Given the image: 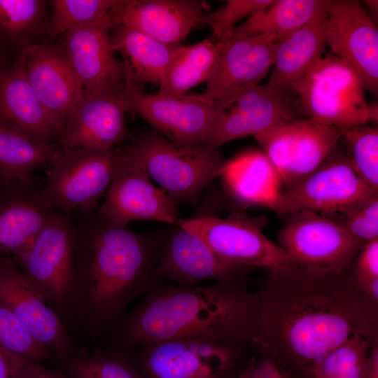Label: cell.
<instances>
[{"instance_id":"6da1fadb","label":"cell","mask_w":378,"mask_h":378,"mask_svg":"<svg viewBox=\"0 0 378 378\" xmlns=\"http://www.w3.org/2000/svg\"><path fill=\"white\" fill-rule=\"evenodd\" d=\"M351 267L269 270L259 291L257 337L299 378H311L328 353L353 337L378 345V302L361 290Z\"/></svg>"},{"instance_id":"7a4b0ae2","label":"cell","mask_w":378,"mask_h":378,"mask_svg":"<svg viewBox=\"0 0 378 378\" xmlns=\"http://www.w3.org/2000/svg\"><path fill=\"white\" fill-rule=\"evenodd\" d=\"M74 223L71 324L92 336L109 333L127 306L150 288L164 232H138L99 208L71 211Z\"/></svg>"},{"instance_id":"3957f363","label":"cell","mask_w":378,"mask_h":378,"mask_svg":"<svg viewBox=\"0 0 378 378\" xmlns=\"http://www.w3.org/2000/svg\"><path fill=\"white\" fill-rule=\"evenodd\" d=\"M259 291L246 281L191 286L155 278L140 302L111 330L118 347L176 339L251 344L258 336Z\"/></svg>"},{"instance_id":"277c9868","label":"cell","mask_w":378,"mask_h":378,"mask_svg":"<svg viewBox=\"0 0 378 378\" xmlns=\"http://www.w3.org/2000/svg\"><path fill=\"white\" fill-rule=\"evenodd\" d=\"M125 142L120 155L158 183L176 205L195 202L225 162L218 149L183 147L154 130L131 133Z\"/></svg>"},{"instance_id":"5b68a950","label":"cell","mask_w":378,"mask_h":378,"mask_svg":"<svg viewBox=\"0 0 378 378\" xmlns=\"http://www.w3.org/2000/svg\"><path fill=\"white\" fill-rule=\"evenodd\" d=\"M364 85L345 61L328 54L291 88L304 118L344 128L377 122L378 104L368 102Z\"/></svg>"},{"instance_id":"8992f818","label":"cell","mask_w":378,"mask_h":378,"mask_svg":"<svg viewBox=\"0 0 378 378\" xmlns=\"http://www.w3.org/2000/svg\"><path fill=\"white\" fill-rule=\"evenodd\" d=\"M74 241L71 212L55 209L31 240L10 255L24 278L66 326L71 324Z\"/></svg>"},{"instance_id":"52a82bcc","label":"cell","mask_w":378,"mask_h":378,"mask_svg":"<svg viewBox=\"0 0 378 378\" xmlns=\"http://www.w3.org/2000/svg\"><path fill=\"white\" fill-rule=\"evenodd\" d=\"M378 197L358 174L341 139L321 165L283 189L265 206L281 216L309 211L324 216L351 214Z\"/></svg>"},{"instance_id":"ba28073f","label":"cell","mask_w":378,"mask_h":378,"mask_svg":"<svg viewBox=\"0 0 378 378\" xmlns=\"http://www.w3.org/2000/svg\"><path fill=\"white\" fill-rule=\"evenodd\" d=\"M120 162L118 148L63 150L50 164L39 192L53 209L94 210Z\"/></svg>"},{"instance_id":"9c48e42d","label":"cell","mask_w":378,"mask_h":378,"mask_svg":"<svg viewBox=\"0 0 378 378\" xmlns=\"http://www.w3.org/2000/svg\"><path fill=\"white\" fill-rule=\"evenodd\" d=\"M134 359L148 378H234L251 344L176 339L138 347Z\"/></svg>"},{"instance_id":"30bf717a","label":"cell","mask_w":378,"mask_h":378,"mask_svg":"<svg viewBox=\"0 0 378 378\" xmlns=\"http://www.w3.org/2000/svg\"><path fill=\"white\" fill-rule=\"evenodd\" d=\"M304 118L298 97L267 85L241 89L215 102L204 148L265 132L284 121Z\"/></svg>"},{"instance_id":"8fae6325","label":"cell","mask_w":378,"mask_h":378,"mask_svg":"<svg viewBox=\"0 0 378 378\" xmlns=\"http://www.w3.org/2000/svg\"><path fill=\"white\" fill-rule=\"evenodd\" d=\"M128 67V65H127ZM120 99L125 111L148 122L172 142L188 148H204L215 102L201 94L164 96L146 92L128 76Z\"/></svg>"},{"instance_id":"7c38bea8","label":"cell","mask_w":378,"mask_h":378,"mask_svg":"<svg viewBox=\"0 0 378 378\" xmlns=\"http://www.w3.org/2000/svg\"><path fill=\"white\" fill-rule=\"evenodd\" d=\"M286 216L278 233L279 245L301 268L344 272L365 244L319 214L302 211Z\"/></svg>"},{"instance_id":"4fadbf2b","label":"cell","mask_w":378,"mask_h":378,"mask_svg":"<svg viewBox=\"0 0 378 378\" xmlns=\"http://www.w3.org/2000/svg\"><path fill=\"white\" fill-rule=\"evenodd\" d=\"M290 188L314 172L340 140V130L307 118L280 122L254 136Z\"/></svg>"},{"instance_id":"5bb4252c","label":"cell","mask_w":378,"mask_h":378,"mask_svg":"<svg viewBox=\"0 0 378 378\" xmlns=\"http://www.w3.org/2000/svg\"><path fill=\"white\" fill-rule=\"evenodd\" d=\"M179 225L201 237L219 257L230 263L268 270L295 265L288 253L268 239L251 218L202 216L181 218Z\"/></svg>"},{"instance_id":"9a60e30c","label":"cell","mask_w":378,"mask_h":378,"mask_svg":"<svg viewBox=\"0 0 378 378\" xmlns=\"http://www.w3.org/2000/svg\"><path fill=\"white\" fill-rule=\"evenodd\" d=\"M325 40L332 55L347 62L365 90L378 92V28L356 0H326Z\"/></svg>"},{"instance_id":"2e32d148","label":"cell","mask_w":378,"mask_h":378,"mask_svg":"<svg viewBox=\"0 0 378 378\" xmlns=\"http://www.w3.org/2000/svg\"><path fill=\"white\" fill-rule=\"evenodd\" d=\"M62 130L84 89L61 44L35 43L12 64Z\"/></svg>"},{"instance_id":"e0dca14e","label":"cell","mask_w":378,"mask_h":378,"mask_svg":"<svg viewBox=\"0 0 378 378\" xmlns=\"http://www.w3.org/2000/svg\"><path fill=\"white\" fill-rule=\"evenodd\" d=\"M171 226L164 232L154 278L167 279L181 286L207 281H246L252 269L224 260L197 234L179 225Z\"/></svg>"},{"instance_id":"ac0fdd59","label":"cell","mask_w":378,"mask_h":378,"mask_svg":"<svg viewBox=\"0 0 378 378\" xmlns=\"http://www.w3.org/2000/svg\"><path fill=\"white\" fill-rule=\"evenodd\" d=\"M111 24L112 16L69 31L57 41L88 93L121 95L125 88L128 67L112 49L109 39Z\"/></svg>"},{"instance_id":"d6986e66","label":"cell","mask_w":378,"mask_h":378,"mask_svg":"<svg viewBox=\"0 0 378 378\" xmlns=\"http://www.w3.org/2000/svg\"><path fill=\"white\" fill-rule=\"evenodd\" d=\"M0 302L57 360L83 355L78 352L65 324L24 278L10 255L4 253H0Z\"/></svg>"},{"instance_id":"ffe728a7","label":"cell","mask_w":378,"mask_h":378,"mask_svg":"<svg viewBox=\"0 0 378 378\" xmlns=\"http://www.w3.org/2000/svg\"><path fill=\"white\" fill-rule=\"evenodd\" d=\"M99 207L108 220L127 225L135 220H150L179 225L177 205L146 174L120 155V162Z\"/></svg>"},{"instance_id":"44dd1931","label":"cell","mask_w":378,"mask_h":378,"mask_svg":"<svg viewBox=\"0 0 378 378\" xmlns=\"http://www.w3.org/2000/svg\"><path fill=\"white\" fill-rule=\"evenodd\" d=\"M277 40L275 35L265 34L216 42L218 55L202 94L216 102L259 85L273 66Z\"/></svg>"},{"instance_id":"7402d4cb","label":"cell","mask_w":378,"mask_h":378,"mask_svg":"<svg viewBox=\"0 0 378 378\" xmlns=\"http://www.w3.org/2000/svg\"><path fill=\"white\" fill-rule=\"evenodd\" d=\"M125 112L120 95L83 91L56 144L62 150L113 148L131 134Z\"/></svg>"},{"instance_id":"603a6c76","label":"cell","mask_w":378,"mask_h":378,"mask_svg":"<svg viewBox=\"0 0 378 378\" xmlns=\"http://www.w3.org/2000/svg\"><path fill=\"white\" fill-rule=\"evenodd\" d=\"M196 0H118L112 23L142 32L159 41L179 44L204 15Z\"/></svg>"},{"instance_id":"cb8c5ba5","label":"cell","mask_w":378,"mask_h":378,"mask_svg":"<svg viewBox=\"0 0 378 378\" xmlns=\"http://www.w3.org/2000/svg\"><path fill=\"white\" fill-rule=\"evenodd\" d=\"M54 210L30 181L0 178V253L12 255L27 244Z\"/></svg>"},{"instance_id":"d4e9b609","label":"cell","mask_w":378,"mask_h":378,"mask_svg":"<svg viewBox=\"0 0 378 378\" xmlns=\"http://www.w3.org/2000/svg\"><path fill=\"white\" fill-rule=\"evenodd\" d=\"M12 64L0 68V127L42 143L56 144L62 131Z\"/></svg>"},{"instance_id":"484cf974","label":"cell","mask_w":378,"mask_h":378,"mask_svg":"<svg viewBox=\"0 0 378 378\" xmlns=\"http://www.w3.org/2000/svg\"><path fill=\"white\" fill-rule=\"evenodd\" d=\"M326 47L323 8L309 22L276 41L267 85L275 91L292 94L293 84L323 57Z\"/></svg>"},{"instance_id":"4316f807","label":"cell","mask_w":378,"mask_h":378,"mask_svg":"<svg viewBox=\"0 0 378 378\" xmlns=\"http://www.w3.org/2000/svg\"><path fill=\"white\" fill-rule=\"evenodd\" d=\"M220 176L233 197L244 204L265 206L283 190L279 174L262 150H248L225 161Z\"/></svg>"},{"instance_id":"83f0119b","label":"cell","mask_w":378,"mask_h":378,"mask_svg":"<svg viewBox=\"0 0 378 378\" xmlns=\"http://www.w3.org/2000/svg\"><path fill=\"white\" fill-rule=\"evenodd\" d=\"M109 39L113 51L125 58L132 80L139 84H160L181 46L162 43L118 23H112Z\"/></svg>"},{"instance_id":"f1b7e54d","label":"cell","mask_w":378,"mask_h":378,"mask_svg":"<svg viewBox=\"0 0 378 378\" xmlns=\"http://www.w3.org/2000/svg\"><path fill=\"white\" fill-rule=\"evenodd\" d=\"M48 18V1L0 0V49L14 62L38 42Z\"/></svg>"},{"instance_id":"f546056e","label":"cell","mask_w":378,"mask_h":378,"mask_svg":"<svg viewBox=\"0 0 378 378\" xmlns=\"http://www.w3.org/2000/svg\"><path fill=\"white\" fill-rule=\"evenodd\" d=\"M325 4L326 0H273L236 26L225 40L265 34H274L279 39L312 20L323 10Z\"/></svg>"},{"instance_id":"4dcf8cb0","label":"cell","mask_w":378,"mask_h":378,"mask_svg":"<svg viewBox=\"0 0 378 378\" xmlns=\"http://www.w3.org/2000/svg\"><path fill=\"white\" fill-rule=\"evenodd\" d=\"M57 144L40 142L0 127V178L30 181L31 174L62 155Z\"/></svg>"},{"instance_id":"1f68e13d","label":"cell","mask_w":378,"mask_h":378,"mask_svg":"<svg viewBox=\"0 0 378 378\" xmlns=\"http://www.w3.org/2000/svg\"><path fill=\"white\" fill-rule=\"evenodd\" d=\"M218 55L217 43L208 38L192 46L181 45L159 84L158 94H186L206 82Z\"/></svg>"},{"instance_id":"d6a6232c","label":"cell","mask_w":378,"mask_h":378,"mask_svg":"<svg viewBox=\"0 0 378 378\" xmlns=\"http://www.w3.org/2000/svg\"><path fill=\"white\" fill-rule=\"evenodd\" d=\"M118 0H50L45 31L37 43H54L74 29L98 23L112 16Z\"/></svg>"},{"instance_id":"836d02e7","label":"cell","mask_w":378,"mask_h":378,"mask_svg":"<svg viewBox=\"0 0 378 378\" xmlns=\"http://www.w3.org/2000/svg\"><path fill=\"white\" fill-rule=\"evenodd\" d=\"M67 378H141L128 356V349H97L88 356L58 360Z\"/></svg>"},{"instance_id":"e575fe53","label":"cell","mask_w":378,"mask_h":378,"mask_svg":"<svg viewBox=\"0 0 378 378\" xmlns=\"http://www.w3.org/2000/svg\"><path fill=\"white\" fill-rule=\"evenodd\" d=\"M373 345L353 337L331 350L314 368L311 378H362Z\"/></svg>"},{"instance_id":"d590c367","label":"cell","mask_w":378,"mask_h":378,"mask_svg":"<svg viewBox=\"0 0 378 378\" xmlns=\"http://www.w3.org/2000/svg\"><path fill=\"white\" fill-rule=\"evenodd\" d=\"M358 174L378 191V130L369 124L339 128Z\"/></svg>"},{"instance_id":"8d00e7d4","label":"cell","mask_w":378,"mask_h":378,"mask_svg":"<svg viewBox=\"0 0 378 378\" xmlns=\"http://www.w3.org/2000/svg\"><path fill=\"white\" fill-rule=\"evenodd\" d=\"M0 346L28 361L43 363L55 354L38 341L23 323L0 302Z\"/></svg>"},{"instance_id":"74e56055","label":"cell","mask_w":378,"mask_h":378,"mask_svg":"<svg viewBox=\"0 0 378 378\" xmlns=\"http://www.w3.org/2000/svg\"><path fill=\"white\" fill-rule=\"evenodd\" d=\"M273 0H228L219 9L205 13L200 22L208 24L216 42L225 40L243 18H250Z\"/></svg>"},{"instance_id":"f35d334b","label":"cell","mask_w":378,"mask_h":378,"mask_svg":"<svg viewBox=\"0 0 378 378\" xmlns=\"http://www.w3.org/2000/svg\"><path fill=\"white\" fill-rule=\"evenodd\" d=\"M252 353L241 371L247 378H299L258 337Z\"/></svg>"},{"instance_id":"ab89813d","label":"cell","mask_w":378,"mask_h":378,"mask_svg":"<svg viewBox=\"0 0 378 378\" xmlns=\"http://www.w3.org/2000/svg\"><path fill=\"white\" fill-rule=\"evenodd\" d=\"M326 217L364 243L378 239V197L351 214Z\"/></svg>"},{"instance_id":"60d3db41","label":"cell","mask_w":378,"mask_h":378,"mask_svg":"<svg viewBox=\"0 0 378 378\" xmlns=\"http://www.w3.org/2000/svg\"><path fill=\"white\" fill-rule=\"evenodd\" d=\"M351 269L361 290L378 302V239L366 242L355 258Z\"/></svg>"},{"instance_id":"b9f144b4","label":"cell","mask_w":378,"mask_h":378,"mask_svg":"<svg viewBox=\"0 0 378 378\" xmlns=\"http://www.w3.org/2000/svg\"><path fill=\"white\" fill-rule=\"evenodd\" d=\"M27 361L0 346V378H22Z\"/></svg>"},{"instance_id":"7bdbcfd3","label":"cell","mask_w":378,"mask_h":378,"mask_svg":"<svg viewBox=\"0 0 378 378\" xmlns=\"http://www.w3.org/2000/svg\"><path fill=\"white\" fill-rule=\"evenodd\" d=\"M22 378H67L59 370H50L41 363L27 361Z\"/></svg>"},{"instance_id":"ee69618b","label":"cell","mask_w":378,"mask_h":378,"mask_svg":"<svg viewBox=\"0 0 378 378\" xmlns=\"http://www.w3.org/2000/svg\"><path fill=\"white\" fill-rule=\"evenodd\" d=\"M362 378H378V345L373 346L370 351Z\"/></svg>"},{"instance_id":"f6af8a7d","label":"cell","mask_w":378,"mask_h":378,"mask_svg":"<svg viewBox=\"0 0 378 378\" xmlns=\"http://www.w3.org/2000/svg\"><path fill=\"white\" fill-rule=\"evenodd\" d=\"M363 2L366 4L372 14L371 19L373 18L374 22L375 23V20L377 22L378 16V1L377 0H365Z\"/></svg>"},{"instance_id":"bcb514c9","label":"cell","mask_w":378,"mask_h":378,"mask_svg":"<svg viewBox=\"0 0 378 378\" xmlns=\"http://www.w3.org/2000/svg\"><path fill=\"white\" fill-rule=\"evenodd\" d=\"M13 62V61L0 49V68Z\"/></svg>"},{"instance_id":"7dc6e473","label":"cell","mask_w":378,"mask_h":378,"mask_svg":"<svg viewBox=\"0 0 378 378\" xmlns=\"http://www.w3.org/2000/svg\"><path fill=\"white\" fill-rule=\"evenodd\" d=\"M234 378H247V377L241 370V372Z\"/></svg>"}]
</instances>
